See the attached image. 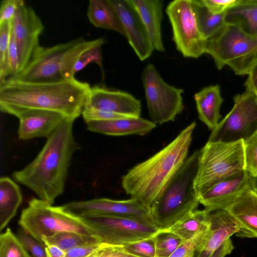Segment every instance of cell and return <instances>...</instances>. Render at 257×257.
Instances as JSON below:
<instances>
[{"label": "cell", "mask_w": 257, "mask_h": 257, "mask_svg": "<svg viewBox=\"0 0 257 257\" xmlns=\"http://www.w3.org/2000/svg\"><path fill=\"white\" fill-rule=\"evenodd\" d=\"M90 87L75 78L54 82L9 78L0 84V109L16 117L28 110H48L75 120L82 114Z\"/></svg>", "instance_id": "obj_1"}, {"label": "cell", "mask_w": 257, "mask_h": 257, "mask_svg": "<svg viewBox=\"0 0 257 257\" xmlns=\"http://www.w3.org/2000/svg\"><path fill=\"white\" fill-rule=\"evenodd\" d=\"M74 121L65 118L47 138L36 157L13 174L16 181L51 204L63 194L73 155L79 149L73 135Z\"/></svg>", "instance_id": "obj_2"}, {"label": "cell", "mask_w": 257, "mask_h": 257, "mask_svg": "<svg viewBox=\"0 0 257 257\" xmlns=\"http://www.w3.org/2000/svg\"><path fill=\"white\" fill-rule=\"evenodd\" d=\"M196 125L191 122L164 148L130 169L121 179L125 192L150 209L187 159Z\"/></svg>", "instance_id": "obj_3"}, {"label": "cell", "mask_w": 257, "mask_h": 257, "mask_svg": "<svg viewBox=\"0 0 257 257\" xmlns=\"http://www.w3.org/2000/svg\"><path fill=\"white\" fill-rule=\"evenodd\" d=\"M201 149L194 151L167 185L150 208L157 228L165 231L197 209L198 196L194 188Z\"/></svg>", "instance_id": "obj_4"}, {"label": "cell", "mask_w": 257, "mask_h": 257, "mask_svg": "<svg viewBox=\"0 0 257 257\" xmlns=\"http://www.w3.org/2000/svg\"><path fill=\"white\" fill-rule=\"evenodd\" d=\"M216 68L229 67L237 75H248L257 61V37L230 24L207 40L205 52Z\"/></svg>", "instance_id": "obj_5"}, {"label": "cell", "mask_w": 257, "mask_h": 257, "mask_svg": "<svg viewBox=\"0 0 257 257\" xmlns=\"http://www.w3.org/2000/svg\"><path fill=\"white\" fill-rule=\"evenodd\" d=\"M245 170L244 141H207L201 155L194 188L198 195Z\"/></svg>", "instance_id": "obj_6"}, {"label": "cell", "mask_w": 257, "mask_h": 257, "mask_svg": "<svg viewBox=\"0 0 257 257\" xmlns=\"http://www.w3.org/2000/svg\"><path fill=\"white\" fill-rule=\"evenodd\" d=\"M19 224L44 245L43 238L63 232L94 235L79 217L66 211L62 206H54L41 199L33 198L29 201L22 212Z\"/></svg>", "instance_id": "obj_7"}, {"label": "cell", "mask_w": 257, "mask_h": 257, "mask_svg": "<svg viewBox=\"0 0 257 257\" xmlns=\"http://www.w3.org/2000/svg\"><path fill=\"white\" fill-rule=\"evenodd\" d=\"M101 243L124 244L155 236L160 231L149 220L90 215L79 217Z\"/></svg>", "instance_id": "obj_8"}, {"label": "cell", "mask_w": 257, "mask_h": 257, "mask_svg": "<svg viewBox=\"0 0 257 257\" xmlns=\"http://www.w3.org/2000/svg\"><path fill=\"white\" fill-rule=\"evenodd\" d=\"M142 78L152 121L162 124L174 121L184 109V90L165 82L152 64L146 66Z\"/></svg>", "instance_id": "obj_9"}, {"label": "cell", "mask_w": 257, "mask_h": 257, "mask_svg": "<svg viewBox=\"0 0 257 257\" xmlns=\"http://www.w3.org/2000/svg\"><path fill=\"white\" fill-rule=\"evenodd\" d=\"M231 110L213 130L210 142L245 141L257 131V96L252 90L245 89L233 97Z\"/></svg>", "instance_id": "obj_10"}, {"label": "cell", "mask_w": 257, "mask_h": 257, "mask_svg": "<svg viewBox=\"0 0 257 257\" xmlns=\"http://www.w3.org/2000/svg\"><path fill=\"white\" fill-rule=\"evenodd\" d=\"M176 48L185 57L197 58L205 53L207 40L201 35L190 0H175L166 10Z\"/></svg>", "instance_id": "obj_11"}, {"label": "cell", "mask_w": 257, "mask_h": 257, "mask_svg": "<svg viewBox=\"0 0 257 257\" xmlns=\"http://www.w3.org/2000/svg\"><path fill=\"white\" fill-rule=\"evenodd\" d=\"M79 39L49 47L40 46L27 66L17 75L9 78L28 82H54L65 80L61 73L63 57Z\"/></svg>", "instance_id": "obj_12"}, {"label": "cell", "mask_w": 257, "mask_h": 257, "mask_svg": "<svg viewBox=\"0 0 257 257\" xmlns=\"http://www.w3.org/2000/svg\"><path fill=\"white\" fill-rule=\"evenodd\" d=\"M62 206L66 211L78 217L90 215L113 216L152 221L150 209L133 198L125 200L99 198L72 201Z\"/></svg>", "instance_id": "obj_13"}, {"label": "cell", "mask_w": 257, "mask_h": 257, "mask_svg": "<svg viewBox=\"0 0 257 257\" xmlns=\"http://www.w3.org/2000/svg\"><path fill=\"white\" fill-rule=\"evenodd\" d=\"M44 29L41 20L33 8L25 3L22 5L12 20V29L19 57V73L27 66L41 46L39 37Z\"/></svg>", "instance_id": "obj_14"}, {"label": "cell", "mask_w": 257, "mask_h": 257, "mask_svg": "<svg viewBox=\"0 0 257 257\" xmlns=\"http://www.w3.org/2000/svg\"><path fill=\"white\" fill-rule=\"evenodd\" d=\"M116 11L130 45L141 61L154 50L147 30L138 13L127 0H108Z\"/></svg>", "instance_id": "obj_15"}, {"label": "cell", "mask_w": 257, "mask_h": 257, "mask_svg": "<svg viewBox=\"0 0 257 257\" xmlns=\"http://www.w3.org/2000/svg\"><path fill=\"white\" fill-rule=\"evenodd\" d=\"M251 177L244 170L214 185L198 196L199 203L209 211L225 209L246 190Z\"/></svg>", "instance_id": "obj_16"}, {"label": "cell", "mask_w": 257, "mask_h": 257, "mask_svg": "<svg viewBox=\"0 0 257 257\" xmlns=\"http://www.w3.org/2000/svg\"><path fill=\"white\" fill-rule=\"evenodd\" d=\"M85 106L132 117H140L141 101L132 94L100 85L90 87Z\"/></svg>", "instance_id": "obj_17"}, {"label": "cell", "mask_w": 257, "mask_h": 257, "mask_svg": "<svg viewBox=\"0 0 257 257\" xmlns=\"http://www.w3.org/2000/svg\"><path fill=\"white\" fill-rule=\"evenodd\" d=\"M18 136L28 140L34 138H48L68 118L59 112L42 109H31L20 114Z\"/></svg>", "instance_id": "obj_18"}, {"label": "cell", "mask_w": 257, "mask_h": 257, "mask_svg": "<svg viewBox=\"0 0 257 257\" xmlns=\"http://www.w3.org/2000/svg\"><path fill=\"white\" fill-rule=\"evenodd\" d=\"M224 210L238 226L236 236L257 238V193L254 190H246Z\"/></svg>", "instance_id": "obj_19"}, {"label": "cell", "mask_w": 257, "mask_h": 257, "mask_svg": "<svg viewBox=\"0 0 257 257\" xmlns=\"http://www.w3.org/2000/svg\"><path fill=\"white\" fill-rule=\"evenodd\" d=\"M209 218L210 229L208 236L195 257H209L239 230L236 222L224 209L210 212Z\"/></svg>", "instance_id": "obj_20"}, {"label": "cell", "mask_w": 257, "mask_h": 257, "mask_svg": "<svg viewBox=\"0 0 257 257\" xmlns=\"http://www.w3.org/2000/svg\"><path fill=\"white\" fill-rule=\"evenodd\" d=\"M90 131L112 136H144L156 126L152 121L139 117H124L86 123Z\"/></svg>", "instance_id": "obj_21"}, {"label": "cell", "mask_w": 257, "mask_h": 257, "mask_svg": "<svg viewBox=\"0 0 257 257\" xmlns=\"http://www.w3.org/2000/svg\"><path fill=\"white\" fill-rule=\"evenodd\" d=\"M144 24L154 49L165 51L161 33L163 2L161 0H127Z\"/></svg>", "instance_id": "obj_22"}, {"label": "cell", "mask_w": 257, "mask_h": 257, "mask_svg": "<svg viewBox=\"0 0 257 257\" xmlns=\"http://www.w3.org/2000/svg\"><path fill=\"white\" fill-rule=\"evenodd\" d=\"M199 119L212 131L221 117L220 109L223 102L219 85L206 87L194 95Z\"/></svg>", "instance_id": "obj_23"}, {"label": "cell", "mask_w": 257, "mask_h": 257, "mask_svg": "<svg viewBox=\"0 0 257 257\" xmlns=\"http://www.w3.org/2000/svg\"><path fill=\"white\" fill-rule=\"evenodd\" d=\"M225 21L246 34L257 37V0H238L226 11Z\"/></svg>", "instance_id": "obj_24"}, {"label": "cell", "mask_w": 257, "mask_h": 257, "mask_svg": "<svg viewBox=\"0 0 257 257\" xmlns=\"http://www.w3.org/2000/svg\"><path fill=\"white\" fill-rule=\"evenodd\" d=\"M87 15L95 27L112 30L126 37L119 18L108 0H90Z\"/></svg>", "instance_id": "obj_25"}, {"label": "cell", "mask_w": 257, "mask_h": 257, "mask_svg": "<svg viewBox=\"0 0 257 257\" xmlns=\"http://www.w3.org/2000/svg\"><path fill=\"white\" fill-rule=\"evenodd\" d=\"M23 196L19 185L8 177L0 179V230L15 216L22 202Z\"/></svg>", "instance_id": "obj_26"}, {"label": "cell", "mask_w": 257, "mask_h": 257, "mask_svg": "<svg viewBox=\"0 0 257 257\" xmlns=\"http://www.w3.org/2000/svg\"><path fill=\"white\" fill-rule=\"evenodd\" d=\"M190 1L199 31L205 40L212 37L226 25V12L214 14L207 9L201 0Z\"/></svg>", "instance_id": "obj_27"}, {"label": "cell", "mask_w": 257, "mask_h": 257, "mask_svg": "<svg viewBox=\"0 0 257 257\" xmlns=\"http://www.w3.org/2000/svg\"><path fill=\"white\" fill-rule=\"evenodd\" d=\"M210 212L205 208L203 210L196 209L165 231L175 234L182 242L186 241L209 222Z\"/></svg>", "instance_id": "obj_28"}, {"label": "cell", "mask_w": 257, "mask_h": 257, "mask_svg": "<svg viewBox=\"0 0 257 257\" xmlns=\"http://www.w3.org/2000/svg\"><path fill=\"white\" fill-rule=\"evenodd\" d=\"M46 246L54 245L65 252L73 248L87 245L99 244L100 240L94 235H86L75 232H63L42 239Z\"/></svg>", "instance_id": "obj_29"}, {"label": "cell", "mask_w": 257, "mask_h": 257, "mask_svg": "<svg viewBox=\"0 0 257 257\" xmlns=\"http://www.w3.org/2000/svg\"><path fill=\"white\" fill-rule=\"evenodd\" d=\"M105 40L100 38L86 41L79 38L78 41L69 49L64 55L61 66V73L65 80L74 78V69L80 55L86 50L98 45H103Z\"/></svg>", "instance_id": "obj_30"}, {"label": "cell", "mask_w": 257, "mask_h": 257, "mask_svg": "<svg viewBox=\"0 0 257 257\" xmlns=\"http://www.w3.org/2000/svg\"><path fill=\"white\" fill-rule=\"evenodd\" d=\"M210 229V221L190 239L182 242L169 257H195L207 238Z\"/></svg>", "instance_id": "obj_31"}, {"label": "cell", "mask_w": 257, "mask_h": 257, "mask_svg": "<svg viewBox=\"0 0 257 257\" xmlns=\"http://www.w3.org/2000/svg\"><path fill=\"white\" fill-rule=\"evenodd\" d=\"M12 20L0 24V84L11 76L9 61V46Z\"/></svg>", "instance_id": "obj_32"}, {"label": "cell", "mask_w": 257, "mask_h": 257, "mask_svg": "<svg viewBox=\"0 0 257 257\" xmlns=\"http://www.w3.org/2000/svg\"><path fill=\"white\" fill-rule=\"evenodd\" d=\"M0 257H32L18 237L8 228L0 235Z\"/></svg>", "instance_id": "obj_33"}, {"label": "cell", "mask_w": 257, "mask_h": 257, "mask_svg": "<svg viewBox=\"0 0 257 257\" xmlns=\"http://www.w3.org/2000/svg\"><path fill=\"white\" fill-rule=\"evenodd\" d=\"M154 239L155 257H169L182 242L175 234L165 231H159L154 236Z\"/></svg>", "instance_id": "obj_34"}, {"label": "cell", "mask_w": 257, "mask_h": 257, "mask_svg": "<svg viewBox=\"0 0 257 257\" xmlns=\"http://www.w3.org/2000/svg\"><path fill=\"white\" fill-rule=\"evenodd\" d=\"M245 170L251 177H257V131L244 141Z\"/></svg>", "instance_id": "obj_35"}, {"label": "cell", "mask_w": 257, "mask_h": 257, "mask_svg": "<svg viewBox=\"0 0 257 257\" xmlns=\"http://www.w3.org/2000/svg\"><path fill=\"white\" fill-rule=\"evenodd\" d=\"M86 257H142L128 251L122 245L101 243L99 246Z\"/></svg>", "instance_id": "obj_36"}, {"label": "cell", "mask_w": 257, "mask_h": 257, "mask_svg": "<svg viewBox=\"0 0 257 257\" xmlns=\"http://www.w3.org/2000/svg\"><path fill=\"white\" fill-rule=\"evenodd\" d=\"M102 46V45H98L89 49L80 55L74 67V74L83 69L88 64L91 63H94L97 64L100 68L103 75L104 76L102 66V57L101 50Z\"/></svg>", "instance_id": "obj_37"}, {"label": "cell", "mask_w": 257, "mask_h": 257, "mask_svg": "<svg viewBox=\"0 0 257 257\" xmlns=\"http://www.w3.org/2000/svg\"><path fill=\"white\" fill-rule=\"evenodd\" d=\"M17 236L31 254L32 257H48L45 250L46 246L22 228L18 230Z\"/></svg>", "instance_id": "obj_38"}, {"label": "cell", "mask_w": 257, "mask_h": 257, "mask_svg": "<svg viewBox=\"0 0 257 257\" xmlns=\"http://www.w3.org/2000/svg\"><path fill=\"white\" fill-rule=\"evenodd\" d=\"M154 237H149L122 245L126 249L142 257H155V245Z\"/></svg>", "instance_id": "obj_39"}, {"label": "cell", "mask_w": 257, "mask_h": 257, "mask_svg": "<svg viewBox=\"0 0 257 257\" xmlns=\"http://www.w3.org/2000/svg\"><path fill=\"white\" fill-rule=\"evenodd\" d=\"M81 114L86 123L92 121L107 120L119 118L132 117L87 106L84 107Z\"/></svg>", "instance_id": "obj_40"}, {"label": "cell", "mask_w": 257, "mask_h": 257, "mask_svg": "<svg viewBox=\"0 0 257 257\" xmlns=\"http://www.w3.org/2000/svg\"><path fill=\"white\" fill-rule=\"evenodd\" d=\"M24 3L23 0H3L1 5L0 24L11 21Z\"/></svg>", "instance_id": "obj_41"}, {"label": "cell", "mask_w": 257, "mask_h": 257, "mask_svg": "<svg viewBox=\"0 0 257 257\" xmlns=\"http://www.w3.org/2000/svg\"><path fill=\"white\" fill-rule=\"evenodd\" d=\"M9 61L11 73V78L17 75L19 72L18 50L12 29L9 46Z\"/></svg>", "instance_id": "obj_42"}, {"label": "cell", "mask_w": 257, "mask_h": 257, "mask_svg": "<svg viewBox=\"0 0 257 257\" xmlns=\"http://www.w3.org/2000/svg\"><path fill=\"white\" fill-rule=\"evenodd\" d=\"M207 9L214 14L224 13L235 5L238 0H201Z\"/></svg>", "instance_id": "obj_43"}, {"label": "cell", "mask_w": 257, "mask_h": 257, "mask_svg": "<svg viewBox=\"0 0 257 257\" xmlns=\"http://www.w3.org/2000/svg\"><path fill=\"white\" fill-rule=\"evenodd\" d=\"M100 244L83 245L73 248L65 252V257H86L96 249Z\"/></svg>", "instance_id": "obj_44"}, {"label": "cell", "mask_w": 257, "mask_h": 257, "mask_svg": "<svg viewBox=\"0 0 257 257\" xmlns=\"http://www.w3.org/2000/svg\"><path fill=\"white\" fill-rule=\"evenodd\" d=\"M234 248L232 241L229 238L217 248L209 257H225L230 254Z\"/></svg>", "instance_id": "obj_45"}, {"label": "cell", "mask_w": 257, "mask_h": 257, "mask_svg": "<svg viewBox=\"0 0 257 257\" xmlns=\"http://www.w3.org/2000/svg\"><path fill=\"white\" fill-rule=\"evenodd\" d=\"M244 85L245 89L254 90L257 88V61L247 75Z\"/></svg>", "instance_id": "obj_46"}, {"label": "cell", "mask_w": 257, "mask_h": 257, "mask_svg": "<svg viewBox=\"0 0 257 257\" xmlns=\"http://www.w3.org/2000/svg\"><path fill=\"white\" fill-rule=\"evenodd\" d=\"M45 250L48 257H65V252L56 245H47Z\"/></svg>", "instance_id": "obj_47"}, {"label": "cell", "mask_w": 257, "mask_h": 257, "mask_svg": "<svg viewBox=\"0 0 257 257\" xmlns=\"http://www.w3.org/2000/svg\"><path fill=\"white\" fill-rule=\"evenodd\" d=\"M251 187L257 193V177H251Z\"/></svg>", "instance_id": "obj_48"}, {"label": "cell", "mask_w": 257, "mask_h": 257, "mask_svg": "<svg viewBox=\"0 0 257 257\" xmlns=\"http://www.w3.org/2000/svg\"><path fill=\"white\" fill-rule=\"evenodd\" d=\"M252 90H253L254 91V92L257 96V88H256L255 89Z\"/></svg>", "instance_id": "obj_49"}]
</instances>
